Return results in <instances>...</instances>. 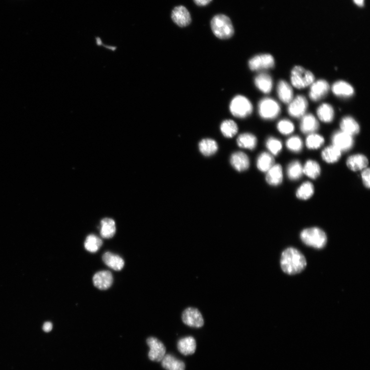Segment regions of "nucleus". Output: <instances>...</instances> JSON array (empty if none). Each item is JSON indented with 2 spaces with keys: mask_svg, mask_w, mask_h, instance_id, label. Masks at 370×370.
Returning <instances> with one entry per match:
<instances>
[{
  "mask_svg": "<svg viewBox=\"0 0 370 370\" xmlns=\"http://www.w3.org/2000/svg\"><path fill=\"white\" fill-rule=\"evenodd\" d=\"M307 265L305 255L299 250L289 247L281 253L280 266L282 271L289 275L301 273Z\"/></svg>",
  "mask_w": 370,
  "mask_h": 370,
  "instance_id": "obj_1",
  "label": "nucleus"
},
{
  "mask_svg": "<svg viewBox=\"0 0 370 370\" xmlns=\"http://www.w3.org/2000/svg\"><path fill=\"white\" fill-rule=\"evenodd\" d=\"M211 27L213 33L220 39H230L235 33L231 20L222 14H219L212 19Z\"/></svg>",
  "mask_w": 370,
  "mask_h": 370,
  "instance_id": "obj_2",
  "label": "nucleus"
},
{
  "mask_svg": "<svg viewBox=\"0 0 370 370\" xmlns=\"http://www.w3.org/2000/svg\"><path fill=\"white\" fill-rule=\"evenodd\" d=\"M301 238L307 246L318 249L323 248L328 241L325 233L318 227L304 230L301 234Z\"/></svg>",
  "mask_w": 370,
  "mask_h": 370,
  "instance_id": "obj_3",
  "label": "nucleus"
},
{
  "mask_svg": "<svg viewBox=\"0 0 370 370\" xmlns=\"http://www.w3.org/2000/svg\"><path fill=\"white\" fill-rule=\"evenodd\" d=\"M291 80L295 88L302 89L314 82L315 77L309 70L301 66H296L292 70Z\"/></svg>",
  "mask_w": 370,
  "mask_h": 370,
  "instance_id": "obj_4",
  "label": "nucleus"
},
{
  "mask_svg": "<svg viewBox=\"0 0 370 370\" xmlns=\"http://www.w3.org/2000/svg\"><path fill=\"white\" fill-rule=\"evenodd\" d=\"M253 110L251 103L244 96L235 97L230 104V111L235 117L245 119L249 116Z\"/></svg>",
  "mask_w": 370,
  "mask_h": 370,
  "instance_id": "obj_5",
  "label": "nucleus"
},
{
  "mask_svg": "<svg viewBox=\"0 0 370 370\" xmlns=\"http://www.w3.org/2000/svg\"><path fill=\"white\" fill-rule=\"evenodd\" d=\"M280 111L279 104L272 98H264L259 104V115L264 120L275 119L279 115Z\"/></svg>",
  "mask_w": 370,
  "mask_h": 370,
  "instance_id": "obj_6",
  "label": "nucleus"
},
{
  "mask_svg": "<svg viewBox=\"0 0 370 370\" xmlns=\"http://www.w3.org/2000/svg\"><path fill=\"white\" fill-rule=\"evenodd\" d=\"M250 69L253 71H259L273 68L275 65L273 57L270 54H261L255 56L248 62Z\"/></svg>",
  "mask_w": 370,
  "mask_h": 370,
  "instance_id": "obj_7",
  "label": "nucleus"
},
{
  "mask_svg": "<svg viewBox=\"0 0 370 370\" xmlns=\"http://www.w3.org/2000/svg\"><path fill=\"white\" fill-rule=\"evenodd\" d=\"M182 318L185 324L193 328H201L204 324L201 312L195 308H188L185 309Z\"/></svg>",
  "mask_w": 370,
  "mask_h": 370,
  "instance_id": "obj_8",
  "label": "nucleus"
},
{
  "mask_svg": "<svg viewBox=\"0 0 370 370\" xmlns=\"http://www.w3.org/2000/svg\"><path fill=\"white\" fill-rule=\"evenodd\" d=\"M147 343L150 348L148 354L149 359L154 362H162L166 355V348L164 345L155 337L148 338Z\"/></svg>",
  "mask_w": 370,
  "mask_h": 370,
  "instance_id": "obj_9",
  "label": "nucleus"
},
{
  "mask_svg": "<svg viewBox=\"0 0 370 370\" xmlns=\"http://www.w3.org/2000/svg\"><path fill=\"white\" fill-rule=\"evenodd\" d=\"M308 103L306 98L303 95H298L289 104L288 112L292 117L300 118L303 117L308 109Z\"/></svg>",
  "mask_w": 370,
  "mask_h": 370,
  "instance_id": "obj_10",
  "label": "nucleus"
},
{
  "mask_svg": "<svg viewBox=\"0 0 370 370\" xmlns=\"http://www.w3.org/2000/svg\"><path fill=\"white\" fill-rule=\"evenodd\" d=\"M330 89L328 82L324 80H319L311 84L309 96L311 100L317 102L321 100L327 94Z\"/></svg>",
  "mask_w": 370,
  "mask_h": 370,
  "instance_id": "obj_11",
  "label": "nucleus"
},
{
  "mask_svg": "<svg viewBox=\"0 0 370 370\" xmlns=\"http://www.w3.org/2000/svg\"><path fill=\"white\" fill-rule=\"evenodd\" d=\"M332 143L333 145L341 152L347 151L352 148L354 140L352 136L341 131L334 134Z\"/></svg>",
  "mask_w": 370,
  "mask_h": 370,
  "instance_id": "obj_12",
  "label": "nucleus"
},
{
  "mask_svg": "<svg viewBox=\"0 0 370 370\" xmlns=\"http://www.w3.org/2000/svg\"><path fill=\"white\" fill-rule=\"evenodd\" d=\"M172 18L177 25L181 27H186L191 22L189 11L183 6H177L174 9L172 13Z\"/></svg>",
  "mask_w": 370,
  "mask_h": 370,
  "instance_id": "obj_13",
  "label": "nucleus"
},
{
  "mask_svg": "<svg viewBox=\"0 0 370 370\" xmlns=\"http://www.w3.org/2000/svg\"><path fill=\"white\" fill-rule=\"evenodd\" d=\"M93 282L94 286L99 290H106L112 286L113 277L110 272L102 270L95 274Z\"/></svg>",
  "mask_w": 370,
  "mask_h": 370,
  "instance_id": "obj_14",
  "label": "nucleus"
},
{
  "mask_svg": "<svg viewBox=\"0 0 370 370\" xmlns=\"http://www.w3.org/2000/svg\"><path fill=\"white\" fill-rule=\"evenodd\" d=\"M232 166L239 172H245L248 169L250 162L248 156L243 152L233 153L231 158Z\"/></svg>",
  "mask_w": 370,
  "mask_h": 370,
  "instance_id": "obj_15",
  "label": "nucleus"
},
{
  "mask_svg": "<svg viewBox=\"0 0 370 370\" xmlns=\"http://www.w3.org/2000/svg\"><path fill=\"white\" fill-rule=\"evenodd\" d=\"M319 129V123L315 117L308 114L303 117L301 123V130L304 133H314Z\"/></svg>",
  "mask_w": 370,
  "mask_h": 370,
  "instance_id": "obj_16",
  "label": "nucleus"
},
{
  "mask_svg": "<svg viewBox=\"0 0 370 370\" xmlns=\"http://www.w3.org/2000/svg\"><path fill=\"white\" fill-rule=\"evenodd\" d=\"M368 164L366 156L360 154L350 156L347 161L348 167L353 172L364 170L367 168Z\"/></svg>",
  "mask_w": 370,
  "mask_h": 370,
  "instance_id": "obj_17",
  "label": "nucleus"
},
{
  "mask_svg": "<svg viewBox=\"0 0 370 370\" xmlns=\"http://www.w3.org/2000/svg\"><path fill=\"white\" fill-rule=\"evenodd\" d=\"M277 93L279 99L284 103L289 104L293 100V89L286 81L281 80L279 82L277 85Z\"/></svg>",
  "mask_w": 370,
  "mask_h": 370,
  "instance_id": "obj_18",
  "label": "nucleus"
},
{
  "mask_svg": "<svg viewBox=\"0 0 370 370\" xmlns=\"http://www.w3.org/2000/svg\"><path fill=\"white\" fill-rule=\"evenodd\" d=\"M267 183L272 186H278L283 181L282 168L280 165H274L270 168L266 176Z\"/></svg>",
  "mask_w": 370,
  "mask_h": 370,
  "instance_id": "obj_19",
  "label": "nucleus"
},
{
  "mask_svg": "<svg viewBox=\"0 0 370 370\" xmlns=\"http://www.w3.org/2000/svg\"><path fill=\"white\" fill-rule=\"evenodd\" d=\"M103 260L108 267L116 271H120L124 265V262L120 255L111 252L104 254Z\"/></svg>",
  "mask_w": 370,
  "mask_h": 370,
  "instance_id": "obj_20",
  "label": "nucleus"
},
{
  "mask_svg": "<svg viewBox=\"0 0 370 370\" xmlns=\"http://www.w3.org/2000/svg\"><path fill=\"white\" fill-rule=\"evenodd\" d=\"M254 84L260 91L268 94L271 92L273 83L272 77L268 74L261 73L255 77Z\"/></svg>",
  "mask_w": 370,
  "mask_h": 370,
  "instance_id": "obj_21",
  "label": "nucleus"
},
{
  "mask_svg": "<svg viewBox=\"0 0 370 370\" xmlns=\"http://www.w3.org/2000/svg\"><path fill=\"white\" fill-rule=\"evenodd\" d=\"M196 348V341L191 336L182 338L178 341V349L180 352L184 355L194 354Z\"/></svg>",
  "mask_w": 370,
  "mask_h": 370,
  "instance_id": "obj_22",
  "label": "nucleus"
},
{
  "mask_svg": "<svg viewBox=\"0 0 370 370\" xmlns=\"http://www.w3.org/2000/svg\"><path fill=\"white\" fill-rule=\"evenodd\" d=\"M333 93L336 96L350 97L353 95L354 90L349 83L344 81H338L332 86Z\"/></svg>",
  "mask_w": 370,
  "mask_h": 370,
  "instance_id": "obj_23",
  "label": "nucleus"
},
{
  "mask_svg": "<svg viewBox=\"0 0 370 370\" xmlns=\"http://www.w3.org/2000/svg\"><path fill=\"white\" fill-rule=\"evenodd\" d=\"M340 128L343 131L352 136L358 134L360 131L359 123L351 117L344 118L340 123Z\"/></svg>",
  "mask_w": 370,
  "mask_h": 370,
  "instance_id": "obj_24",
  "label": "nucleus"
},
{
  "mask_svg": "<svg viewBox=\"0 0 370 370\" xmlns=\"http://www.w3.org/2000/svg\"><path fill=\"white\" fill-rule=\"evenodd\" d=\"M199 150L205 156L214 155L218 150L217 142L210 138L202 139L198 144Z\"/></svg>",
  "mask_w": 370,
  "mask_h": 370,
  "instance_id": "obj_25",
  "label": "nucleus"
},
{
  "mask_svg": "<svg viewBox=\"0 0 370 370\" xmlns=\"http://www.w3.org/2000/svg\"><path fill=\"white\" fill-rule=\"evenodd\" d=\"M237 144L242 148L253 150L257 144V139L250 133H244L240 135L237 138Z\"/></svg>",
  "mask_w": 370,
  "mask_h": 370,
  "instance_id": "obj_26",
  "label": "nucleus"
},
{
  "mask_svg": "<svg viewBox=\"0 0 370 370\" xmlns=\"http://www.w3.org/2000/svg\"><path fill=\"white\" fill-rule=\"evenodd\" d=\"M101 235L104 239H111L116 233V224L115 221L110 218H105L101 222Z\"/></svg>",
  "mask_w": 370,
  "mask_h": 370,
  "instance_id": "obj_27",
  "label": "nucleus"
},
{
  "mask_svg": "<svg viewBox=\"0 0 370 370\" xmlns=\"http://www.w3.org/2000/svg\"><path fill=\"white\" fill-rule=\"evenodd\" d=\"M161 362L163 367L167 370H185L184 363L177 359L172 355L166 354Z\"/></svg>",
  "mask_w": 370,
  "mask_h": 370,
  "instance_id": "obj_28",
  "label": "nucleus"
},
{
  "mask_svg": "<svg viewBox=\"0 0 370 370\" xmlns=\"http://www.w3.org/2000/svg\"><path fill=\"white\" fill-rule=\"evenodd\" d=\"M274 165L275 160L271 154L263 152L258 156L257 166L261 172L267 173Z\"/></svg>",
  "mask_w": 370,
  "mask_h": 370,
  "instance_id": "obj_29",
  "label": "nucleus"
},
{
  "mask_svg": "<svg viewBox=\"0 0 370 370\" xmlns=\"http://www.w3.org/2000/svg\"><path fill=\"white\" fill-rule=\"evenodd\" d=\"M341 155V151L333 145L326 147L321 153L323 161L329 164L338 162Z\"/></svg>",
  "mask_w": 370,
  "mask_h": 370,
  "instance_id": "obj_30",
  "label": "nucleus"
},
{
  "mask_svg": "<svg viewBox=\"0 0 370 370\" xmlns=\"http://www.w3.org/2000/svg\"><path fill=\"white\" fill-rule=\"evenodd\" d=\"M317 114L319 120L324 123H331L334 119V109L328 104H323L320 105L317 109Z\"/></svg>",
  "mask_w": 370,
  "mask_h": 370,
  "instance_id": "obj_31",
  "label": "nucleus"
},
{
  "mask_svg": "<svg viewBox=\"0 0 370 370\" xmlns=\"http://www.w3.org/2000/svg\"><path fill=\"white\" fill-rule=\"evenodd\" d=\"M303 172L308 178L316 179L320 175L321 168L317 162L309 160L307 162L303 167Z\"/></svg>",
  "mask_w": 370,
  "mask_h": 370,
  "instance_id": "obj_32",
  "label": "nucleus"
},
{
  "mask_svg": "<svg viewBox=\"0 0 370 370\" xmlns=\"http://www.w3.org/2000/svg\"><path fill=\"white\" fill-rule=\"evenodd\" d=\"M220 129L225 137L232 138L238 133V127L234 121L229 120L222 122L220 126Z\"/></svg>",
  "mask_w": 370,
  "mask_h": 370,
  "instance_id": "obj_33",
  "label": "nucleus"
},
{
  "mask_svg": "<svg viewBox=\"0 0 370 370\" xmlns=\"http://www.w3.org/2000/svg\"><path fill=\"white\" fill-rule=\"evenodd\" d=\"M103 243L101 239L94 235H89L84 242V247L89 252L94 253L97 252L103 246Z\"/></svg>",
  "mask_w": 370,
  "mask_h": 370,
  "instance_id": "obj_34",
  "label": "nucleus"
},
{
  "mask_svg": "<svg viewBox=\"0 0 370 370\" xmlns=\"http://www.w3.org/2000/svg\"><path fill=\"white\" fill-rule=\"evenodd\" d=\"M314 192V187L310 182L303 183L296 192V196L302 200H307L310 198Z\"/></svg>",
  "mask_w": 370,
  "mask_h": 370,
  "instance_id": "obj_35",
  "label": "nucleus"
},
{
  "mask_svg": "<svg viewBox=\"0 0 370 370\" xmlns=\"http://www.w3.org/2000/svg\"><path fill=\"white\" fill-rule=\"evenodd\" d=\"M287 174L288 177L291 180L296 181L300 179L304 174L303 167L301 163L298 161L292 162L288 167Z\"/></svg>",
  "mask_w": 370,
  "mask_h": 370,
  "instance_id": "obj_36",
  "label": "nucleus"
},
{
  "mask_svg": "<svg viewBox=\"0 0 370 370\" xmlns=\"http://www.w3.org/2000/svg\"><path fill=\"white\" fill-rule=\"evenodd\" d=\"M324 143V138L317 134H309L306 139V145L309 149H317L320 148Z\"/></svg>",
  "mask_w": 370,
  "mask_h": 370,
  "instance_id": "obj_37",
  "label": "nucleus"
},
{
  "mask_svg": "<svg viewBox=\"0 0 370 370\" xmlns=\"http://www.w3.org/2000/svg\"><path fill=\"white\" fill-rule=\"evenodd\" d=\"M266 145L269 152L274 155H277L282 149L280 140L274 137L269 138L267 140Z\"/></svg>",
  "mask_w": 370,
  "mask_h": 370,
  "instance_id": "obj_38",
  "label": "nucleus"
},
{
  "mask_svg": "<svg viewBox=\"0 0 370 370\" xmlns=\"http://www.w3.org/2000/svg\"><path fill=\"white\" fill-rule=\"evenodd\" d=\"M287 148L294 152H300L303 147V143L302 139L297 136H292L287 141Z\"/></svg>",
  "mask_w": 370,
  "mask_h": 370,
  "instance_id": "obj_39",
  "label": "nucleus"
},
{
  "mask_svg": "<svg viewBox=\"0 0 370 370\" xmlns=\"http://www.w3.org/2000/svg\"><path fill=\"white\" fill-rule=\"evenodd\" d=\"M277 129L279 132L283 135H289L294 130V125L291 121L287 120L280 121L277 124Z\"/></svg>",
  "mask_w": 370,
  "mask_h": 370,
  "instance_id": "obj_40",
  "label": "nucleus"
},
{
  "mask_svg": "<svg viewBox=\"0 0 370 370\" xmlns=\"http://www.w3.org/2000/svg\"><path fill=\"white\" fill-rule=\"evenodd\" d=\"M370 169L365 168L363 170L362 173V178L364 185L365 187L368 189L370 188Z\"/></svg>",
  "mask_w": 370,
  "mask_h": 370,
  "instance_id": "obj_41",
  "label": "nucleus"
},
{
  "mask_svg": "<svg viewBox=\"0 0 370 370\" xmlns=\"http://www.w3.org/2000/svg\"><path fill=\"white\" fill-rule=\"evenodd\" d=\"M212 0H194V3L198 6H204L208 5Z\"/></svg>",
  "mask_w": 370,
  "mask_h": 370,
  "instance_id": "obj_42",
  "label": "nucleus"
},
{
  "mask_svg": "<svg viewBox=\"0 0 370 370\" xmlns=\"http://www.w3.org/2000/svg\"><path fill=\"white\" fill-rule=\"evenodd\" d=\"M53 329V324L51 322H46L44 323L43 326V330L47 333H49L52 331Z\"/></svg>",
  "mask_w": 370,
  "mask_h": 370,
  "instance_id": "obj_43",
  "label": "nucleus"
},
{
  "mask_svg": "<svg viewBox=\"0 0 370 370\" xmlns=\"http://www.w3.org/2000/svg\"><path fill=\"white\" fill-rule=\"evenodd\" d=\"M364 1L365 0H354V3L360 6H362L364 5Z\"/></svg>",
  "mask_w": 370,
  "mask_h": 370,
  "instance_id": "obj_44",
  "label": "nucleus"
}]
</instances>
